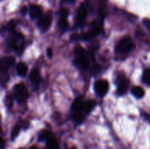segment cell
I'll return each mask as SVG.
<instances>
[{"label": "cell", "instance_id": "1", "mask_svg": "<svg viewBox=\"0 0 150 149\" xmlns=\"http://www.w3.org/2000/svg\"><path fill=\"white\" fill-rule=\"evenodd\" d=\"M103 23L102 20H96L91 23V27L88 32L82 34L81 35L73 34L71 37L72 39H81V40H89L93 39L94 37L99 34L103 30Z\"/></svg>", "mask_w": 150, "mask_h": 149}, {"label": "cell", "instance_id": "2", "mask_svg": "<svg viewBox=\"0 0 150 149\" xmlns=\"http://www.w3.org/2000/svg\"><path fill=\"white\" fill-rule=\"evenodd\" d=\"M76 58L74 60V64L76 66L81 69L86 70L89 67V60L86 51L82 47L76 46L75 49Z\"/></svg>", "mask_w": 150, "mask_h": 149}, {"label": "cell", "instance_id": "3", "mask_svg": "<svg viewBox=\"0 0 150 149\" xmlns=\"http://www.w3.org/2000/svg\"><path fill=\"white\" fill-rule=\"evenodd\" d=\"M136 47L134 42L130 37L127 36L120 39L116 46V51L120 53H127L134 49Z\"/></svg>", "mask_w": 150, "mask_h": 149}, {"label": "cell", "instance_id": "4", "mask_svg": "<svg viewBox=\"0 0 150 149\" xmlns=\"http://www.w3.org/2000/svg\"><path fill=\"white\" fill-rule=\"evenodd\" d=\"M14 96L19 103H22L26 100L28 97L27 89L23 83L16 85L14 88Z\"/></svg>", "mask_w": 150, "mask_h": 149}, {"label": "cell", "instance_id": "5", "mask_svg": "<svg viewBox=\"0 0 150 149\" xmlns=\"http://www.w3.org/2000/svg\"><path fill=\"white\" fill-rule=\"evenodd\" d=\"M88 9L87 6L85 3H81L78 9L77 15L76 17V26H83L87 16Z\"/></svg>", "mask_w": 150, "mask_h": 149}, {"label": "cell", "instance_id": "6", "mask_svg": "<svg viewBox=\"0 0 150 149\" xmlns=\"http://www.w3.org/2000/svg\"><path fill=\"white\" fill-rule=\"evenodd\" d=\"M95 91L97 94L100 96H105L108 91V83L105 80H97L95 83Z\"/></svg>", "mask_w": 150, "mask_h": 149}, {"label": "cell", "instance_id": "7", "mask_svg": "<svg viewBox=\"0 0 150 149\" xmlns=\"http://www.w3.org/2000/svg\"><path fill=\"white\" fill-rule=\"evenodd\" d=\"M51 20H52V16H51V13H46L39 18L38 22V26L43 32H45L51 26Z\"/></svg>", "mask_w": 150, "mask_h": 149}, {"label": "cell", "instance_id": "8", "mask_svg": "<svg viewBox=\"0 0 150 149\" xmlns=\"http://www.w3.org/2000/svg\"><path fill=\"white\" fill-rule=\"evenodd\" d=\"M117 85H118L117 93L119 95H123L127 92L129 86V81L124 75H121L117 79Z\"/></svg>", "mask_w": 150, "mask_h": 149}, {"label": "cell", "instance_id": "9", "mask_svg": "<svg viewBox=\"0 0 150 149\" xmlns=\"http://www.w3.org/2000/svg\"><path fill=\"white\" fill-rule=\"evenodd\" d=\"M14 61L15 59L13 57H4L1 58L0 61V70L1 74L7 72L10 66L13 64Z\"/></svg>", "mask_w": 150, "mask_h": 149}, {"label": "cell", "instance_id": "10", "mask_svg": "<svg viewBox=\"0 0 150 149\" xmlns=\"http://www.w3.org/2000/svg\"><path fill=\"white\" fill-rule=\"evenodd\" d=\"M29 15L32 19L40 17L42 15V8L38 5L32 4L29 7Z\"/></svg>", "mask_w": 150, "mask_h": 149}, {"label": "cell", "instance_id": "11", "mask_svg": "<svg viewBox=\"0 0 150 149\" xmlns=\"http://www.w3.org/2000/svg\"><path fill=\"white\" fill-rule=\"evenodd\" d=\"M96 105V102L95 100H92V99H90V100L85 101L83 102V108H82L81 112H83L84 114H88L94 108Z\"/></svg>", "mask_w": 150, "mask_h": 149}, {"label": "cell", "instance_id": "12", "mask_svg": "<svg viewBox=\"0 0 150 149\" xmlns=\"http://www.w3.org/2000/svg\"><path fill=\"white\" fill-rule=\"evenodd\" d=\"M29 77L33 84L38 85L40 82V74L39 70L37 68L33 69L32 71L31 72Z\"/></svg>", "mask_w": 150, "mask_h": 149}, {"label": "cell", "instance_id": "13", "mask_svg": "<svg viewBox=\"0 0 150 149\" xmlns=\"http://www.w3.org/2000/svg\"><path fill=\"white\" fill-rule=\"evenodd\" d=\"M46 147L47 149H59V146L54 136L51 134V136L47 139Z\"/></svg>", "mask_w": 150, "mask_h": 149}, {"label": "cell", "instance_id": "14", "mask_svg": "<svg viewBox=\"0 0 150 149\" xmlns=\"http://www.w3.org/2000/svg\"><path fill=\"white\" fill-rule=\"evenodd\" d=\"M131 92L136 97L139 98V99L143 97L145 94L144 90L142 87H140V86H135V87H133L132 89Z\"/></svg>", "mask_w": 150, "mask_h": 149}, {"label": "cell", "instance_id": "15", "mask_svg": "<svg viewBox=\"0 0 150 149\" xmlns=\"http://www.w3.org/2000/svg\"><path fill=\"white\" fill-rule=\"evenodd\" d=\"M85 118H86V114L83 113L81 112H74L73 114V118L77 124H81L83 122Z\"/></svg>", "mask_w": 150, "mask_h": 149}, {"label": "cell", "instance_id": "16", "mask_svg": "<svg viewBox=\"0 0 150 149\" xmlns=\"http://www.w3.org/2000/svg\"><path fill=\"white\" fill-rule=\"evenodd\" d=\"M27 66L25 63L20 62L17 66V72L20 76H25L27 72Z\"/></svg>", "mask_w": 150, "mask_h": 149}, {"label": "cell", "instance_id": "17", "mask_svg": "<svg viewBox=\"0 0 150 149\" xmlns=\"http://www.w3.org/2000/svg\"><path fill=\"white\" fill-rule=\"evenodd\" d=\"M58 26L60 30L62 31V32L67 30V28H68V23H67V19L61 18L58 21Z\"/></svg>", "mask_w": 150, "mask_h": 149}, {"label": "cell", "instance_id": "18", "mask_svg": "<svg viewBox=\"0 0 150 149\" xmlns=\"http://www.w3.org/2000/svg\"><path fill=\"white\" fill-rule=\"evenodd\" d=\"M142 81L145 84L150 86V70H146L143 73Z\"/></svg>", "mask_w": 150, "mask_h": 149}, {"label": "cell", "instance_id": "19", "mask_svg": "<svg viewBox=\"0 0 150 149\" xmlns=\"http://www.w3.org/2000/svg\"><path fill=\"white\" fill-rule=\"evenodd\" d=\"M51 134L50 133V131H47V130H44V131H41L40 134H39V137H38L39 141H44V140L46 141L47 139L51 136Z\"/></svg>", "mask_w": 150, "mask_h": 149}, {"label": "cell", "instance_id": "20", "mask_svg": "<svg viewBox=\"0 0 150 149\" xmlns=\"http://www.w3.org/2000/svg\"><path fill=\"white\" fill-rule=\"evenodd\" d=\"M20 129H21V128L18 125L16 126V127L13 128V131H12V132H11L12 140H14V139L16 138L18 135L19 132H20Z\"/></svg>", "mask_w": 150, "mask_h": 149}, {"label": "cell", "instance_id": "21", "mask_svg": "<svg viewBox=\"0 0 150 149\" xmlns=\"http://www.w3.org/2000/svg\"><path fill=\"white\" fill-rule=\"evenodd\" d=\"M100 70V66L98 65V64H94L90 70V72L92 74V75H96L97 74H98V72Z\"/></svg>", "mask_w": 150, "mask_h": 149}, {"label": "cell", "instance_id": "22", "mask_svg": "<svg viewBox=\"0 0 150 149\" xmlns=\"http://www.w3.org/2000/svg\"><path fill=\"white\" fill-rule=\"evenodd\" d=\"M7 30L11 33H13L15 30V22L14 20H10L7 24Z\"/></svg>", "mask_w": 150, "mask_h": 149}, {"label": "cell", "instance_id": "23", "mask_svg": "<svg viewBox=\"0 0 150 149\" xmlns=\"http://www.w3.org/2000/svg\"><path fill=\"white\" fill-rule=\"evenodd\" d=\"M68 10H66V9H61V10H60L59 15L62 18H66L67 17V15H68Z\"/></svg>", "mask_w": 150, "mask_h": 149}, {"label": "cell", "instance_id": "24", "mask_svg": "<svg viewBox=\"0 0 150 149\" xmlns=\"http://www.w3.org/2000/svg\"><path fill=\"white\" fill-rule=\"evenodd\" d=\"M144 23L146 26L149 31L150 32V19H144Z\"/></svg>", "mask_w": 150, "mask_h": 149}, {"label": "cell", "instance_id": "25", "mask_svg": "<svg viewBox=\"0 0 150 149\" xmlns=\"http://www.w3.org/2000/svg\"><path fill=\"white\" fill-rule=\"evenodd\" d=\"M142 116L144 117L145 119H146L147 121H149V122H150V116L149 115H148L147 113H146V112H142Z\"/></svg>", "mask_w": 150, "mask_h": 149}, {"label": "cell", "instance_id": "26", "mask_svg": "<svg viewBox=\"0 0 150 149\" xmlns=\"http://www.w3.org/2000/svg\"><path fill=\"white\" fill-rule=\"evenodd\" d=\"M47 55H48V56L50 58L52 57L53 51H52V50L51 49V48H48V49H47Z\"/></svg>", "mask_w": 150, "mask_h": 149}, {"label": "cell", "instance_id": "27", "mask_svg": "<svg viewBox=\"0 0 150 149\" xmlns=\"http://www.w3.org/2000/svg\"><path fill=\"white\" fill-rule=\"evenodd\" d=\"M6 104H7V105H8V107L11 106L12 104H13V101H12L11 98H10V97H9V96L7 98V102H6Z\"/></svg>", "mask_w": 150, "mask_h": 149}, {"label": "cell", "instance_id": "28", "mask_svg": "<svg viewBox=\"0 0 150 149\" xmlns=\"http://www.w3.org/2000/svg\"><path fill=\"white\" fill-rule=\"evenodd\" d=\"M26 7H23V8L21 9V13L23 15H25V14H26Z\"/></svg>", "mask_w": 150, "mask_h": 149}, {"label": "cell", "instance_id": "29", "mask_svg": "<svg viewBox=\"0 0 150 149\" xmlns=\"http://www.w3.org/2000/svg\"><path fill=\"white\" fill-rule=\"evenodd\" d=\"M4 140H1V149H4Z\"/></svg>", "mask_w": 150, "mask_h": 149}, {"label": "cell", "instance_id": "30", "mask_svg": "<svg viewBox=\"0 0 150 149\" xmlns=\"http://www.w3.org/2000/svg\"><path fill=\"white\" fill-rule=\"evenodd\" d=\"M29 149H38V148H37V147H36V146H35V145H34V146H32V147H31L30 148H29Z\"/></svg>", "mask_w": 150, "mask_h": 149}, {"label": "cell", "instance_id": "31", "mask_svg": "<svg viewBox=\"0 0 150 149\" xmlns=\"http://www.w3.org/2000/svg\"><path fill=\"white\" fill-rule=\"evenodd\" d=\"M66 1H73V0H66Z\"/></svg>", "mask_w": 150, "mask_h": 149}, {"label": "cell", "instance_id": "32", "mask_svg": "<svg viewBox=\"0 0 150 149\" xmlns=\"http://www.w3.org/2000/svg\"><path fill=\"white\" fill-rule=\"evenodd\" d=\"M70 149H76V148H70Z\"/></svg>", "mask_w": 150, "mask_h": 149}]
</instances>
